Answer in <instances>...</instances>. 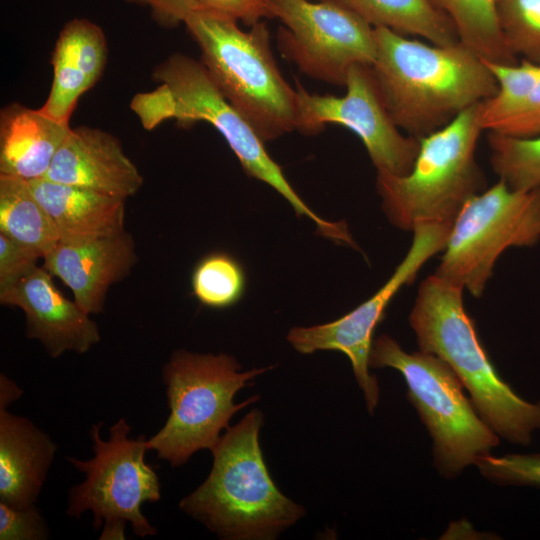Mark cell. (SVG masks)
I'll return each mask as SVG.
<instances>
[{
    "instance_id": "cell-1",
    "label": "cell",
    "mask_w": 540,
    "mask_h": 540,
    "mask_svg": "<svg viewBox=\"0 0 540 540\" xmlns=\"http://www.w3.org/2000/svg\"><path fill=\"white\" fill-rule=\"evenodd\" d=\"M374 34L371 68L390 116L407 135L421 139L498 90L483 59L461 42L427 44L384 27Z\"/></svg>"
},
{
    "instance_id": "cell-2",
    "label": "cell",
    "mask_w": 540,
    "mask_h": 540,
    "mask_svg": "<svg viewBox=\"0 0 540 540\" xmlns=\"http://www.w3.org/2000/svg\"><path fill=\"white\" fill-rule=\"evenodd\" d=\"M262 424V412L253 409L229 426L210 450L208 477L179 503L222 539L272 540L305 514L269 474L259 444Z\"/></svg>"
},
{
    "instance_id": "cell-3",
    "label": "cell",
    "mask_w": 540,
    "mask_h": 540,
    "mask_svg": "<svg viewBox=\"0 0 540 540\" xmlns=\"http://www.w3.org/2000/svg\"><path fill=\"white\" fill-rule=\"evenodd\" d=\"M462 292L436 274L420 284L409 315L419 350L450 366L499 437L528 445L540 430V401L524 400L500 377L464 308Z\"/></svg>"
},
{
    "instance_id": "cell-4",
    "label": "cell",
    "mask_w": 540,
    "mask_h": 540,
    "mask_svg": "<svg viewBox=\"0 0 540 540\" xmlns=\"http://www.w3.org/2000/svg\"><path fill=\"white\" fill-rule=\"evenodd\" d=\"M152 78L160 86L151 93L139 94L135 104L146 128L167 118H175L181 126L208 122L226 140L247 175L271 186L298 216L311 219L320 235L338 244H354L345 222L322 219L295 192L281 167L267 153L262 139L225 98L201 60L173 53L156 65Z\"/></svg>"
},
{
    "instance_id": "cell-5",
    "label": "cell",
    "mask_w": 540,
    "mask_h": 540,
    "mask_svg": "<svg viewBox=\"0 0 540 540\" xmlns=\"http://www.w3.org/2000/svg\"><path fill=\"white\" fill-rule=\"evenodd\" d=\"M184 24L219 90L263 142L297 130V91L279 70L265 22L243 31L230 17L194 10Z\"/></svg>"
},
{
    "instance_id": "cell-6",
    "label": "cell",
    "mask_w": 540,
    "mask_h": 540,
    "mask_svg": "<svg viewBox=\"0 0 540 540\" xmlns=\"http://www.w3.org/2000/svg\"><path fill=\"white\" fill-rule=\"evenodd\" d=\"M482 103L419 139V151L408 174L377 172V192L392 225L405 231L427 223L453 226L467 201L488 188L475 157L484 131Z\"/></svg>"
},
{
    "instance_id": "cell-7",
    "label": "cell",
    "mask_w": 540,
    "mask_h": 540,
    "mask_svg": "<svg viewBox=\"0 0 540 540\" xmlns=\"http://www.w3.org/2000/svg\"><path fill=\"white\" fill-rule=\"evenodd\" d=\"M271 368L243 371L234 357L224 353L173 352L162 369L170 414L147 440L148 449L174 467L184 465L199 450H211L233 415L259 399L252 396L235 403L236 393Z\"/></svg>"
},
{
    "instance_id": "cell-8",
    "label": "cell",
    "mask_w": 540,
    "mask_h": 540,
    "mask_svg": "<svg viewBox=\"0 0 540 540\" xmlns=\"http://www.w3.org/2000/svg\"><path fill=\"white\" fill-rule=\"evenodd\" d=\"M369 367L401 373L406 396L433 440L434 465L445 478L457 477L499 444V436L481 418L459 378L441 358L420 350L406 352L383 334L373 341Z\"/></svg>"
},
{
    "instance_id": "cell-9",
    "label": "cell",
    "mask_w": 540,
    "mask_h": 540,
    "mask_svg": "<svg viewBox=\"0 0 540 540\" xmlns=\"http://www.w3.org/2000/svg\"><path fill=\"white\" fill-rule=\"evenodd\" d=\"M102 425L94 424L90 430L95 454L92 459L67 457L86 477L70 489L66 512L80 517L90 510L95 529L103 524L101 540L124 539L127 523L136 536H153L157 529L143 515L141 506L160 499L161 485L156 471L144 459L149 450L147 439L144 435L130 439L131 428L125 418H120L105 441L100 435Z\"/></svg>"
},
{
    "instance_id": "cell-10",
    "label": "cell",
    "mask_w": 540,
    "mask_h": 540,
    "mask_svg": "<svg viewBox=\"0 0 540 540\" xmlns=\"http://www.w3.org/2000/svg\"><path fill=\"white\" fill-rule=\"evenodd\" d=\"M539 241L540 187L513 190L499 179L463 206L434 274L478 298L503 251Z\"/></svg>"
},
{
    "instance_id": "cell-11",
    "label": "cell",
    "mask_w": 540,
    "mask_h": 540,
    "mask_svg": "<svg viewBox=\"0 0 540 540\" xmlns=\"http://www.w3.org/2000/svg\"><path fill=\"white\" fill-rule=\"evenodd\" d=\"M272 15L282 55L311 78L345 86L353 65L375 61L374 27L342 0H272Z\"/></svg>"
},
{
    "instance_id": "cell-12",
    "label": "cell",
    "mask_w": 540,
    "mask_h": 540,
    "mask_svg": "<svg viewBox=\"0 0 540 540\" xmlns=\"http://www.w3.org/2000/svg\"><path fill=\"white\" fill-rule=\"evenodd\" d=\"M452 226L419 224L413 229L412 244L388 281L369 299L341 318L310 327H294L287 340L301 354L333 350L350 360L368 412L372 415L379 402V386L369 372L373 334L396 293L413 282L420 268L436 253L444 250Z\"/></svg>"
},
{
    "instance_id": "cell-13",
    "label": "cell",
    "mask_w": 540,
    "mask_h": 540,
    "mask_svg": "<svg viewBox=\"0 0 540 540\" xmlns=\"http://www.w3.org/2000/svg\"><path fill=\"white\" fill-rule=\"evenodd\" d=\"M341 97L307 92L296 81L299 118L297 130L306 135L321 132L326 124L344 126L363 142L377 172L408 174L416 160L420 140L403 134L390 116L371 66L353 65Z\"/></svg>"
},
{
    "instance_id": "cell-14",
    "label": "cell",
    "mask_w": 540,
    "mask_h": 540,
    "mask_svg": "<svg viewBox=\"0 0 540 540\" xmlns=\"http://www.w3.org/2000/svg\"><path fill=\"white\" fill-rule=\"evenodd\" d=\"M52 275L35 265L26 273L0 283V302L23 310L26 336L37 339L52 358L64 352H87L101 337L97 324L75 301L55 286Z\"/></svg>"
},
{
    "instance_id": "cell-15",
    "label": "cell",
    "mask_w": 540,
    "mask_h": 540,
    "mask_svg": "<svg viewBox=\"0 0 540 540\" xmlns=\"http://www.w3.org/2000/svg\"><path fill=\"white\" fill-rule=\"evenodd\" d=\"M127 199L143 185V177L125 154L120 140L99 128H71L43 177Z\"/></svg>"
},
{
    "instance_id": "cell-16",
    "label": "cell",
    "mask_w": 540,
    "mask_h": 540,
    "mask_svg": "<svg viewBox=\"0 0 540 540\" xmlns=\"http://www.w3.org/2000/svg\"><path fill=\"white\" fill-rule=\"evenodd\" d=\"M43 268L59 278L88 314L103 311L109 288L124 280L137 262L133 237L126 231L81 243L59 242L43 258Z\"/></svg>"
},
{
    "instance_id": "cell-17",
    "label": "cell",
    "mask_w": 540,
    "mask_h": 540,
    "mask_svg": "<svg viewBox=\"0 0 540 540\" xmlns=\"http://www.w3.org/2000/svg\"><path fill=\"white\" fill-rule=\"evenodd\" d=\"M28 183L61 243H81L125 231L126 199L45 178Z\"/></svg>"
},
{
    "instance_id": "cell-18",
    "label": "cell",
    "mask_w": 540,
    "mask_h": 540,
    "mask_svg": "<svg viewBox=\"0 0 540 540\" xmlns=\"http://www.w3.org/2000/svg\"><path fill=\"white\" fill-rule=\"evenodd\" d=\"M57 447L25 417L0 407V502L35 505Z\"/></svg>"
},
{
    "instance_id": "cell-19",
    "label": "cell",
    "mask_w": 540,
    "mask_h": 540,
    "mask_svg": "<svg viewBox=\"0 0 540 540\" xmlns=\"http://www.w3.org/2000/svg\"><path fill=\"white\" fill-rule=\"evenodd\" d=\"M71 127L18 102L0 111V174L43 178Z\"/></svg>"
},
{
    "instance_id": "cell-20",
    "label": "cell",
    "mask_w": 540,
    "mask_h": 540,
    "mask_svg": "<svg viewBox=\"0 0 540 540\" xmlns=\"http://www.w3.org/2000/svg\"><path fill=\"white\" fill-rule=\"evenodd\" d=\"M374 28L414 35L435 45L460 42L451 18L431 0H342Z\"/></svg>"
},
{
    "instance_id": "cell-21",
    "label": "cell",
    "mask_w": 540,
    "mask_h": 540,
    "mask_svg": "<svg viewBox=\"0 0 540 540\" xmlns=\"http://www.w3.org/2000/svg\"><path fill=\"white\" fill-rule=\"evenodd\" d=\"M0 233L41 258L59 243L57 231L28 181L5 174H0Z\"/></svg>"
},
{
    "instance_id": "cell-22",
    "label": "cell",
    "mask_w": 540,
    "mask_h": 540,
    "mask_svg": "<svg viewBox=\"0 0 540 540\" xmlns=\"http://www.w3.org/2000/svg\"><path fill=\"white\" fill-rule=\"evenodd\" d=\"M453 21L460 42L485 61L514 65L518 63L501 34L495 0H431Z\"/></svg>"
},
{
    "instance_id": "cell-23",
    "label": "cell",
    "mask_w": 540,
    "mask_h": 540,
    "mask_svg": "<svg viewBox=\"0 0 540 540\" xmlns=\"http://www.w3.org/2000/svg\"><path fill=\"white\" fill-rule=\"evenodd\" d=\"M53 80L45 103L39 108L49 117L69 124L80 96L95 84L69 40L59 33L51 53Z\"/></svg>"
},
{
    "instance_id": "cell-24",
    "label": "cell",
    "mask_w": 540,
    "mask_h": 540,
    "mask_svg": "<svg viewBox=\"0 0 540 540\" xmlns=\"http://www.w3.org/2000/svg\"><path fill=\"white\" fill-rule=\"evenodd\" d=\"M490 164L500 180L513 190L540 187V135L513 137L488 132Z\"/></svg>"
},
{
    "instance_id": "cell-25",
    "label": "cell",
    "mask_w": 540,
    "mask_h": 540,
    "mask_svg": "<svg viewBox=\"0 0 540 540\" xmlns=\"http://www.w3.org/2000/svg\"><path fill=\"white\" fill-rule=\"evenodd\" d=\"M191 285L197 300L211 308H227L244 295L246 275L239 261L224 252L204 256L195 266Z\"/></svg>"
},
{
    "instance_id": "cell-26",
    "label": "cell",
    "mask_w": 540,
    "mask_h": 540,
    "mask_svg": "<svg viewBox=\"0 0 540 540\" xmlns=\"http://www.w3.org/2000/svg\"><path fill=\"white\" fill-rule=\"evenodd\" d=\"M483 61L498 84L497 92L481 106L482 128L490 131L524 104L540 77V64L525 59L514 65Z\"/></svg>"
},
{
    "instance_id": "cell-27",
    "label": "cell",
    "mask_w": 540,
    "mask_h": 540,
    "mask_svg": "<svg viewBox=\"0 0 540 540\" xmlns=\"http://www.w3.org/2000/svg\"><path fill=\"white\" fill-rule=\"evenodd\" d=\"M495 10L508 49L540 64V0H495Z\"/></svg>"
},
{
    "instance_id": "cell-28",
    "label": "cell",
    "mask_w": 540,
    "mask_h": 540,
    "mask_svg": "<svg viewBox=\"0 0 540 540\" xmlns=\"http://www.w3.org/2000/svg\"><path fill=\"white\" fill-rule=\"evenodd\" d=\"M481 475L499 485L540 488V453L491 454L478 458L474 464Z\"/></svg>"
},
{
    "instance_id": "cell-29",
    "label": "cell",
    "mask_w": 540,
    "mask_h": 540,
    "mask_svg": "<svg viewBox=\"0 0 540 540\" xmlns=\"http://www.w3.org/2000/svg\"><path fill=\"white\" fill-rule=\"evenodd\" d=\"M49 530L35 505L28 508H14L0 502L1 540H43Z\"/></svg>"
},
{
    "instance_id": "cell-30",
    "label": "cell",
    "mask_w": 540,
    "mask_h": 540,
    "mask_svg": "<svg viewBox=\"0 0 540 540\" xmlns=\"http://www.w3.org/2000/svg\"><path fill=\"white\" fill-rule=\"evenodd\" d=\"M196 10L230 17L253 26L263 18H273L272 0H194Z\"/></svg>"
},
{
    "instance_id": "cell-31",
    "label": "cell",
    "mask_w": 540,
    "mask_h": 540,
    "mask_svg": "<svg viewBox=\"0 0 540 540\" xmlns=\"http://www.w3.org/2000/svg\"><path fill=\"white\" fill-rule=\"evenodd\" d=\"M488 132H496L513 137H533L540 135V77L520 109L498 122Z\"/></svg>"
},
{
    "instance_id": "cell-32",
    "label": "cell",
    "mask_w": 540,
    "mask_h": 540,
    "mask_svg": "<svg viewBox=\"0 0 540 540\" xmlns=\"http://www.w3.org/2000/svg\"><path fill=\"white\" fill-rule=\"evenodd\" d=\"M40 258L33 250L0 233V283L26 273Z\"/></svg>"
},
{
    "instance_id": "cell-33",
    "label": "cell",
    "mask_w": 540,
    "mask_h": 540,
    "mask_svg": "<svg viewBox=\"0 0 540 540\" xmlns=\"http://www.w3.org/2000/svg\"><path fill=\"white\" fill-rule=\"evenodd\" d=\"M128 3L148 7L152 18L159 25L174 28L184 23L196 10L194 0H125Z\"/></svg>"
},
{
    "instance_id": "cell-34",
    "label": "cell",
    "mask_w": 540,
    "mask_h": 540,
    "mask_svg": "<svg viewBox=\"0 0 540 540\" xmlns=\"http://www.w3.org/2000/svg\"><path fill=\"white\" fill-rule=\"evenodd\" d=\"M22 395V390L6 375L0 376V407H8Z\"/></svg>"
},
{
    "instance_id": "cell-35",
    "label": "cell",
    "mask_w": 540,
    "mask_h": 540,
    "mask_svg": "<svg viewBox=\"0 0 540 540\" xmlns=\"http://www.w3.org/2000/svg\"><path fill=\"white\" fill-rule=\"evenodd\" d=\"M317 1H323V0H317Z\"/></svg>"
}]
</instances>
